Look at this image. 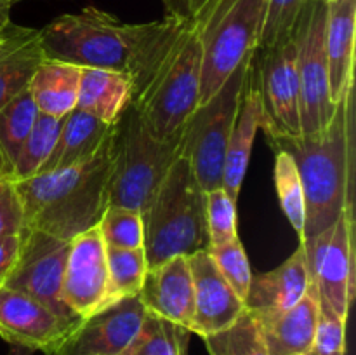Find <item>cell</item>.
<instances>
[{
  "mask_svg": "<svg viewBox=\"0 0 356 355\" xmlns=\"http://www.w3.org/2000/svg\"><path fill=\"white\" fill-rule=\"evenodd\" d=\"M202 61L200 30L190 17L165 10L149 21L129 77L131 104L156 138H177L198 106Z\"/></svg>",
  "mask_w": 356,
  "mask_h": 355,
  "instance_id": "6da1fadb",
  "label": "cell"
},
{
  "mask_svg": "<svg viewBox=\"0 0 356 355\" xmlns=\"http://www.w3.org/2000/svg\"><path fill=\"white\" fill-rule=\"evenodd\" d=\"M292 155L305 190V230L299 244L332 228L355 198V93L337 103L329 127L318 134L270 138Z\"/></svg>",
  "mask_w": 356,
  "mask_h": 355,
  "instance_id": "7a4b0ae2",
  "label": "cell"
},
{
  "mask_svg": "<svg viewBox=\"0 0 356 355\" xmlns=\"http://www.w3.org/2000/svg\"><path fill=\"white\" fill-rule=\"evenodd\" d=\"M111 139L113 134L87 162L14 183L23 205L24 228L72 240L99 225L108 209Z\"/></svg>",
  "mask_w": 356,
  "mask_h": 355,
  "instance_id": "3957f363",
  "label": "cell"
},
{
  "mask_svg": "<svg viewBox=\"0 0 356 355\" xmlns=\"http://www.w3.org/2000/svg\"><path fill=\"white\" fill-rule=\"evenodd\" d=\"M167 13L190 17L204 45L200 97L205 103L259 45L266 0H162Z\"/></svg>",
  "mask_w": 356,
  "mask_h": 355,
  "instance_id": "277c9868",
  "label": "cell"
},
{
  "mask_svg": "<svg viewBox=\"0 0 356 355\" xmlns=\"http://www.w3.org/2000/svg\"><path fill=\"white\" fill-rule=\"evenodd\" d=\"M143 228L148 268L159 267L179 254L190 256L209 249L205 191L183 152L143 211Z\"/></svg>",
  "mask_w": 356,
  "mask_h": 355,
  "instance_id": "5b68a950",
  "label": "cell"
},
{
  "mask_svg": "<svg viewBox=\"0 0 356 355\" xmlns=\"http://www.w3.org/2000/svg\"><path fill=\"white\" fill-rule=\"evenodd\" d=\"M148 23H124L96 6L63 14L40 30L45 59L129 73Z\"/></svg>",
  "mask_w": 356,
  "mask_h": 355,
  "instance_id": "8992f818",
  "label": "cell"
},
{
  "mask_svg": "<svg viewBox=\"0 0 356 355\" xmlns=\"http://www.w3.org/2000/svg\"><path fill=\"white\" fill-rule=\"evenodd\" d=\"M181 152V134L160 139L152 134L132 104L115 122L108 207H127L143 214Z\"/></svg>",
  "mask_w": 356,
  "mask_h": 355,
  "instance_id": "52a82bcc",
  "label": "cell"
},
{
  "mask_svg": "<svg viewBox=\"0 0 356 355\" xmlns=\"http://www.w3.org/2000/svg\"><path fill=\"white\" fill-rule=\"evenodd\" d=\"M252 58L243 61L214 96L198 104L181 129V152L190 160L204 191L222 187L226 146Z\"/></svg>",
  "mask_w": 356,
  "mask_h": 355,
  "instance_id": "ba28073f",
  "label": "cell"
},
{
  "mask_svg": "<svg viewBox=\"0 0 356 355\" xmlns=\"http://www.w3.org/2000/svg\"><path fill=\"white\" fill-rule=\"evenodd\" d=\"M296 66L299 79L301 134L325 131L336 113L329 86L325 51V2L313 0L294 30Z\"/></svg>",
  "mask_w": 356,
  "mask_h": 355,
  "instance_id": "9c48e42d",
  "label": "cell"
},
{
  "mask_svg": "<svg viewBox=\"0 0 356 355\" xmlns=\"http://www.w3.org/2000/svg\"><path fill=\"white\" fill-rule=\"evenodd\" d=\"M353 207L339 216L332 228L301 244L309 282L318 299L341 319L348 320L356 291V261L353 244Z\"/></svg>",
  "mask_w": 356,
  "mask_h": 355,
  "instance_id": "30bf717a",
  "label": "cell"
},
{
  "mask_svg": "<svg viewBox=\"0 0 356 355\" xmlns=\"http://www.w3.org/2000/svg\"><path fill=\"white\" fill-rule=\"evenodd\" d=\"M19 235V253L3 285L37 299L70 322H79L80 319L63 298V277L70 240L30 228H23Z\"/></svg>",
  "mask_w": 356,
  "mask_h": 355,
  "instance_id": "8fae6325",
  "label": "cell"
},
{
  "mask_svg": "<svg viewBox=\"0 0 356 355\" xmlns=\"http://www.w3.org/2000/svg\"><path fill=\"white\" fill-rule=\"evenodd\" d=\"M257 87L263 106V131L266 139L301 134L299 79L294 37L254 56Z\"/></svg>",
  "mask_w": 356,
  "mask_h": 355,
  "instance_id": "7c38bea8",
  "label": "cell"
},
{
  "mask_svg": "<svg viewBox=\"0 0 356 355\" xmlns=\"http://www.w3.org/2000/svg\"><path fill=\"white\" fill-rule=\"evenodd\" d=\"M139 296L122 298L80 319L72 333L49 355H124L145 320Z\"/></svg>",
  "mask_w": 356,
  "mask_h": 355,
  "instance_id": "4fadbf2b",
  "label": "cell"
},
{
  "mask_svg": "<svg viewBox=\"0 0 356 355\" xmlns=\"http://www.w3.org/2000/svg\"><path fill=\"white\" fill-rule=\"evenodd\" d=\"M63 298L79 319L115 303L110 292L106 246L97 225L70 240Z\"/></svg>",
  "mask_w": 356,
  "mask_h": 355,
  "instance_id": "5bb4252c",
  "label": "cell"
},
{
  "mask_svg": "<svg viewBox=\"0 0 356 355\" xmlns=\"http://www.w3.org/2000/svg\"><path fill=\"white\" fill-rule=\"evenodd\" d=\"M79 322H70L37 299L0 285V336L17 347L54 352Z\"/></svg>",
  "mask_w": 356,
  "mask_h": 355,
  "instance_id": "9a60e30c",
  "label": "cell"
},
{
  "mask_svg": "<svg viewBox=\"0 0 356 355\" xmlns=\"http://www.w3.org/2000/svg\"><path fill=\"white\" fill-rule=\"evenodd\" d=\"M193 275L195 315L191 333L200 338L219 333L235 322L245 310L243 299L226 282L209 249L188 256Z\"/></svg>",
  "mask_w": 356,
  "mask_h": 355,
  "instance_id": "2e32d148",
  "label": "cell"
},
{
  "mask_svg": "<svg viewBox=\"0 0 356 355\" xmlns=\"http://www.w3.org/2000/svg\"><path fill=\"white\" fill-rule=\"evenodd\" d=\"M138 296L148 312L191 331L195 296L188 256L179 254L159 267L148 268Z\"/></svg>",
  "mask_w": 356,
  "mask_h": 355,
  "instance_id": "e0dca14e",
  "label": "cell"
},
{
  "mask_svg": "<svg viewBox=\"0 0 356 355\" xmlns=\"http://www.w3.org/2000/svg\"><path fill=\"white\" fill-rule=\"evenodd\" d=\"M309 274L306 268L305 249L299 244L298 249L280 265L264 274H252L247 291L245 310H249L257 322L273 319L301 301L308 292Z\"/></svg>",
  "mask_w": 356,
  "mask_h": 355,
  "instance_id": "ac0fdd59",
  "label": "cell"
},
{
  "mask_svg": "<svg viewBox=\"0 0 356 355\" xmlns=\"http://www.w3.org/2000/svg\"><path fill=\"white\" fill-rule=\"evenodd\" d=\"M261 127H263V106H261V94L252 58L242 97H240L235 124H233L228 146H226L225 169H222V188L235 202L238 200L240 188H242L243 178L249 167L254 139Z\"/></svg>",
  "mask_w": 356,
  "mask_h": 355,
  "instance_id": "d6986e66",
  "label": "cell"
},
{
  "mask_svg": "<svg viewBox=\"0 0 356 355\" xmlns=\"http://www.w3.org/2000/svg\"><path fill=\"white\" fill-rule=\"evenodd\" d=\"M325 2V51L329 86L334 103L343 101L355 87L356 0Z\"/></svg>",
  "mask_w": 356,
  "mask_h": 355,
  "instance_id": "ffe728a7",
  "label": "cell"
},
{
  "mask_svg": "<svg viewBox=\"0 0 356 355\" xmlns=\"http://www.w3.org/2000/svg\"><path fill=\"white\" fill-rule=\"evenodd\" d=\"M40 30L10 23L0 35V108L23 93L44 61Z\"/></svg>",
  "mask_w": 356,
  "mask_h": 355,
  "instance_id": "44dd1931",
  "label": "cell"
},
{
  "mask_svg": "<svg viewBox=\"0 0 356 355\" xmlns=\"http://www.w3.org/2000/svg\"><path fill=\"white\" fill-rule=\"evenodd\" d=\"M115 124L97 120L92 115L75 108L65 117L54 150L37 174L66 169L96 157L113 134Z\"/></svg>",
  "mask_w": 356,
  "mask_h": 355,
  "instance_id": "7402d4cb",
  "label": "cell"
},
{
  "mask_svg": "<svg viewBox=\"0 0 356 355\" xmlns=\"http://www.w3.org/2000/svg\"><path fill=\"white\" fill-rule=\"evenodd\" d=\"M320 299L315 285L299 303L280 315L259 322L270 355H306L318 324Z\"/></svg>",
  "mask_w": 356,
  "mask_h": 355,
  "instance_id": "603a6c76",
  "label": "cell"
},
{
  "mask_svg": "<svg viewBox=\"0 0 356 355\" xmlns=\"http://www.w3.org/2000/svg\"><path fill=\"white\" fill-rule=\"evenodd\" d=\"M132 82L129 73L115 70L82 68L76 108L97 120L115 124L131 104Z\"/></svg>",
  "mask_w": 356,
  "mask_h": 355,
  "instance_id": "cb8c5ba5",
  "label": "cell"
},
{
  "mask_svg": "<svg viewBox=\"0 0 356 355\" xmlns=\"http://www.w3.org/2000/svg\"><path fill=\"white\" fill-rule=\"evenodd\" d=\"M80 79H82L80 66L44 59L28 84L38 113L63 118L75 110Z\"/></svg>",
  "mask_w": 356,
  "mask_h": 355,
  "instance_id": "d4e9b609",
  "label": "cell"
},
{
  "mask_svg": "<svg viewBox=\"0 0 356 355\" xmlns=\"http://www.w3.org/2000/svg\"><path fill=\"white\" fill-rule=\"evenodd\" d=\"M38 117V108L30 89L0 108V178L13 180L14 164Z\"/></svg>",
  "mask_w": 356,
  "mask_h": 355,
  "instance_id": "484cf974",
  "label": "cell"
},
{
  "mask_svg": "<svg viewBox=\"0 0 356 355\" xmlns=\"http://www.w3.org/2000/svg\"><path fill=\"white\" fill-rule=\"evenodd\" d=\"M191 334L186 327L148 312L124 355H188Z\"/></svg>",
  "mask_w": 356,
  "mask_h": 355,
  "instance_id": "4316f807",
  "label": "cell"
},
{
  "mask_svg": "<svg viewBox=\"0 0 356 355\" xmlns=\"http://www.w3.org/2000/svg\"><path fill=\"white\" fill-rule=\"evenodd\" d=\"M63 124H65V117L58 118L38 113L26 141L21 146L16 164H14L13 180H10L13 183L33 178L40 171V167L44 166L45 160L54 150Z\"/></svg>",
  "mask_w": 356,
  "mask_h": 355,
  "instance_id": "83f0119b",
  "label": "cell"
},
{
  "mask_svg": "<svg viewBox=\"0 0 356 355\" xmlns=\"http://www.w3.org/2000/svg\"><path fill=\"white\" fill-rule=\"evenodd\" d=\"M209 355H270L256 317L243 310L242 315L219 333L202 338Z\"/></svg>",
  "mask_w": 356,
  "mask_h": 355,
  "instance_id": "f1b7e54d",
  "label": "cell"
},
{
  "mask_svg": "<svg viewBox=\"0 0 356 355\" xmlns=\"http://www.w3.org/2000/svg\"><path fill=\"white\" fill-rule=\"evenodd\" d=\"M108 277H110V292L113 301L129 296H138L145 281L148 263L145 249H122V247H106Z\"/></svg>",
  "mask_w": 356,
  "mask_h": 355,
  "instance_id": "f546056e",
  "label": "cell"
},
{
  "mask_svg": "<svg viewBox=\"0 0 356 355\" xmlns=\"http://www.w3.org/2000/svg\"><path fill=\"white\" fill-rule=\"evenodd\" d=\"M275 184H277L282 211L301 239L306 216L305 190H302L298 166L291 153L285 150H275Z\"/></svg>",
  "mask_w": 356,
  "mask_h": 355,
  "instance_id": "4dcf8cb0",
  "label": "cell"
},
{
  "mask_svg": "<svg viewBox=\"0 0 356 355\" xmlns=\"http://www.w3.org/2000/svg\"><path fill=\"white\" fill-rule=\"evenodd\" d=\"M312 2L313 0H266L257 51L289 40Z\"/></svg>",
  "mask_w": 356,
  "mask_h": 355,
  "instance_id": "1f68e13d",
  "label": "cell"
},
{
  "mask_svg": "<svg viewBox=\"0 0 356 355\" xmlns=\"http://www.w3.org/2000/svg\"><path fill=\"white\" fill-rule=\"evenodd\" d=\"M99 232L106 247L138 249L143 247V214L127 207H108L99 221Z\"/></svg>",
  "mask_w": 356,
  "mask_h": 355,
  "instance_id": "d6a6232c",
  "label": "cell"
},
{
  "mask_svg": "<svg viewBox=\"0 0 356 355\" xmlns=\"http://www.w3.org/2000/svg\"><path fill=\"white\" fill-rule=\"evenodd\" d=\"M205 218H207L209 247L225 246L238 239L236 202L226 194L222 187L205 191Z\"/></svg>",
  "mask_w": 356,
  "mask_h": 355,
  "instance_id": "836d02e7",
  "label": "cell"
},
{
  "mask_svg": "<svg viewBox=\"0 0 356 355\" xmlns=\"http://www.w3.org/2000/svg\"><path fill=\"white\" fill-rule=\"evenodd\" d=\"M209 253H211L212 260H214L216 267L219 268L222 277L232 285L233 291L240 298L245 299L250 281H252V270H250L249 258H247L240 239L225 244V246L209 247Z\"/></svg>",
  "mask_w": 356,
  "mask_h": 355,
  "instance_id": "e575fe53",
  "label": "cell"
},
{
  "mask_svg": "<svg viewBox=\"0 0 356 355\" xmlns=\"http://www.w3.org/2000/svg\"><path fill=\"white\" fill-rule=\"evenodd\" d=\"M346 322L329 305L320 301L318 324L315 338L306 355H344L346 354Z\"/></svg>",
  "mask_w": 356,
  "mask_h": 355,
  "instance_id": "d590c367",
  "label": "cell"
},
{
  "mask_svg": "<svg viewBox=\"0 0 356 355\" xmlns=\"http://www.w3.org/2000/svg\"><path fill=\"white\" fill-rule=\"evenodd\" d=\"M23 228V205L16 184L6 178H0V237L17 235Z\"/></svg>",
  "mask_w": 356,
  "mask_h": 355,
  "instance_id": "8d00e7d4",
  "label": "cell"
},
{
  "mask_svg": "<svg viewBox=\"0 0 356 355\" xmlns=\"http://www.w3.org/2000/svg\"><path fill=\"white\" fill-rule=\"evenodd\" d=\"M21 235H3L0 237V285H3L7 275L13 270L16 263L17 253H19Z\"/></svg>",
  "mask_w": 356,
  "mask_h": 355,
  "instance_id": "74e56055",
  "label": "cell"
},
{
  "mask_svg": "<svg viewBox=\"0 0 356 355\" xmlns=\"http://www.w3.org/2000/svg\"><path fill=\"white\" fill-rule=\"evenodd\" d=\"M14 6L13 0H0V35L6 31V28L9 26L13 21H10V7Z\"/></svg>",
  "mask_w": 356,
  "mask_h": 355,
  "instance_id": "f35d334b",
  "label": "cell"
},
{
  "mask_svg": "<svg viewBox=\"0 0 356 355\" xmlns=\"http://www.w3.org/2000/svg\"><path fill=\"white\" fill-rule=\"evenodd\" d=\"M13 2H14V3H16V2H19V0H13Z\"/></svg>",
  "mask_w": 356,
  "mask_h": 355,
  "instance_id": "ab89813d",
  "label": "cell"
}]
</instances>
